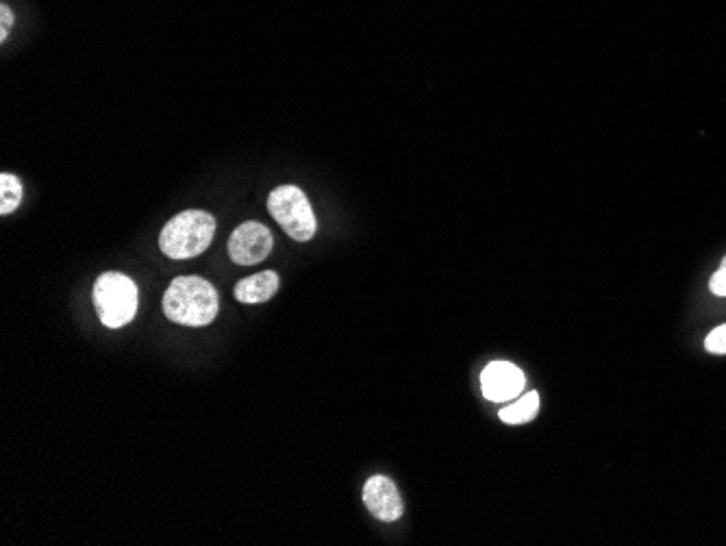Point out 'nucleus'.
<instances>
[{
  "instance_id": "nucleus-1",
  "label": "nucleus",
  "mask_w": 726,
  "mask_h": 546,
  "mask_svg": "<svg viewBox=\"0 0 726 546\" xmlns=\"http://www.w3.org/2000/svg\"><path fill=\"white\" fill-rule=\"evenodd\" d=\"M218 292L200 277H177L164 294L166 316L183 327H205L218 316Z\"/></svg>"
},
{
  "instance_id": "nucleus-2",
  "label": "nucleus",
  "mask_w": 726,
  "mask_h": 546,
  "mask_svg": "<svg viewBox=\"0 0 726 546\" xmlns=\"http://www.w3.org/2000/svg\"><path fill=\"white\" fill-rule=\"evenodd\" d=\"M216 235V218L203 209H187L166 222L159 246L170 259H192L205 253Z\"/></svg>"
},
{
  "instance_id": "nucleus-3",
  "label": "nucleus",
  "mask_w": 726,
  "mask_h": 546,
  "mask_svg": "<svg viewBox=\"0 0 726 546\" xmlns=\"http://www.w3.org/2000/svg\"><path fill=\"white\" fill-rule=\"evenodd\" d=\"M94 307L100 322L120 329L137 314V285L122 272H105L94 285Z\"/></svg>"
},
{
  "instance_id": "nucleus-4",
  "label": "nucleus",
  "mask_w": 726,
  "mask_h": 546,
  "mask_svg": "<svg viewBox=\"0 0 726 546\" xmlns=\"http://www.w3.org/2000/svg\"><path fill=\"white\" fill-rule=\"evenodd\" d=\"M268 212L279 227L296 242H309L316 235V216L307 196L296 185H281L268 198Z\"/></svg>"
},
{
  "instance_id": "nucleus-5",
  "label": "nucleus",
  "mask_w": 726,
  "mask_h": 546,
  "mask_svg": "<svg viewBox=\"0 0 726 546\" xmlns=\"http://www.w3.org/2000/svg\"><path fill=\"white\" fill-rule=\"evenodd\" d=\"M272 233L261 222H244L229 238V257L240 266H255L272 253Z\"/></svg>"
},
{
  "instance_id": "nucleus-6",
  "label": "nucleus",
  "mask_w": 726,
  "mask_h": 546,
  "mask_svg": "<svg viewBox=\"0 0 726 546\" xmlns=\"http://www.w3.org/2000/svg\"><path fill=\"white\" fill-rule=\"evenodd\" d=\"M524 386H527L524 372L509 362H492L481 375L483 396L494 403L516 401Z\"/></svg>"
},
{
  "instance_id": "nucleus-7",
  "label": "nucleus",
  "mask_w": 726,
  "mask_h": 546,
  "mask_svg": "<svg viewBox=\"0 0 726 546\" xmlns=\"http://www.w3.org/2000/svg\"><path fill=\"white\" fill-rule=\"evenodd\" d=\"M363 503H366L370 514L379 518L381 523H396L405 512L396 483L383 475H374L366 481V486H363Z\"/></svg>"
},
{
  "instance_id": "nucleus-8",
  "label": "nucleus",
  "mask_w": 726,
  "mask_h": 546,
  "mask_svg": "<svg viewBox=\"0 0 726 546\" xmlns=\"http://www.w3.org/2000/svg\"><path fill=\"white\" fill-rule=\"evenodd\" d=\"M279 290V275L274 270L257 272L253 277H246L235 285V299L246 305L266 303Z\"/></svg>"
},
{
  "instance_id": "nucleus-9",
  "label": "nucleus",
  "mask_w": 726,
  "mask_h": 546,
  "mask_svg": "<svg viewBox=\"0 0 726 546\" xmlns=\"http://www.w3.org/2000/svg\"><path fill=\"white\" fill-rule=\"evenodd\" d=\"M537 412H540V394L527 392L524 396H520V399H516V403L500 409L498 416L507 425H524L533 420Z\"/></svg>"
},
{
  "instance_id": "nucleus-10",
  "label": "nucleus",
  "mask_w": 726,
  "mask_h": 546,
  "mask_svg": "<svg viewBox=\"0 0 726 546\" xmlns=\"http://www.w3.org/2000/svg\"><path fill=\"white\" fill-rule=\"evenodd\" d=\"M22 201V183L14 175H0V214L9 216L16 212Z\"/></svg>"
},
{
  "instance_id": "nucleus-11",
  "label": "nucleus",
  "mask_w": 726,
  "mask_h": 546,
  "mask_svg": "<svg viewBox=\"0 0 726 546\" xmlns=\"http://www.w3.org/2000/svg\"><path fill=\"white\" fill-rule=\"evenodd\" d=\"M705 349L713 355H726V325L713 329L707 340H705Z\"/></svg>"
},
{
  "instance_id": "nucleus-12",
  "label": "nucleus",
  "mask_w": 726,
  "mask_h": 546,
  "mask_svg": "<svg viewBox=\"0 0 726 546\" xmlns=\"http://www.w3.org/2000/svg\"><path fill=\"white\" fill-rule=\"evenodd\" d=\"M709 288L716 296H726V257L722 259V266L718 268L716 275L711 277Z\"/></svg>"
},
{
  "instance_id": "nucleus-13",
  "label": "nucleus",
  "mask_w": 726,
  "mask_h": 546,
  "mask_svg": "<svg viewBox=\"0 0 726 546\" xmlns=\"http://www.w3.org/2000/svg\"><path fill=\"white\" fill-rule=\"evenodd\" d=\"M0 20H3V27H0V42H7L9 29L11 24H14V14H11V9L5 3L0 5Z\"/></svg>"
}]
</instances>
